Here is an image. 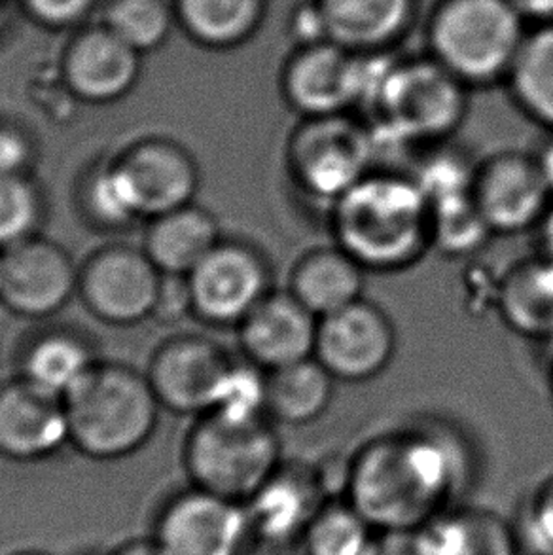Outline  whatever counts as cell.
Here are the masks:
<instances>
[{
    "label": "cell",
    "instance_id": "cell-1",
    "mask_svg": "<svg viewBox=\"0 0 553 555\" xmlns=\"http://www.w3.org/2000/svg\"><path fill=\"white\" fill-rule=\"evenodd\" d=\"M478 476L471 436L446 417L421 415L360 446L345 501L377 533L415 531L463 504Z\"/></svg>",
    "mask_w": 553,
    "mask_h": 555
},
{
    "label": "cell",
    "instance_id": "cell-2",
    "mask_svg": "<svg viewBox=\"0 0 553 555\" xmlns=\"http://www.w3.org/2000/svg\"><path fill=\"white\" fill-rule=\"evenodd\" d=\"M329 210L332 240L368 273H400L430 253V203L410 171L375 167Z\"/></svg>",
    "mask_w": 553,
    "mask_h": 555
},
{
    "label": "cell",
    "instance_id": "cell-3",
    "mask_svg": "<svg viewBox=\"0 0 553 555\" xmlns=\"http://www.w3.org/2000/svg\"><path fill=\"white\" fill-rule=\"evenodd\" d=\"M70 443L98 461L128 457L154 435L159 400L149 377L95 364L65 400Z\"/></svg>",
    "mask_w": 553,
    "mask_h": 555
},
{
    "label": "cell",
    "instance_id": "cell-4",
    "mask_svg": "<svg viewBox=\"0 0 553 555\" xmlns=\"http://www.w3.org/2000/svg\"><path fill=\"white\" fill-rule=\"evenodd\" d=\"M283 443L270 420L232 421L205 413L188 436L192 486L245 504L283 465Z\"/></svg>",
    "mask_w": 553,
    "mask_h": 555
},
{
    "label": "cell",
    "instance_id": "cell-5",
    "mask_svg": "<svg viewBox=\"0 0 553 555\" xmlns=\"http://www.w3.org/2000/svg\"><path fill=\"white\" fill-rule=\"evenodd\" d=\"M375 158L370 129L322 116L294 133L286 149V169L299 192L330 207L377 167Z\"/></svg>",
    "mask_w": 553,
    "mask_h": 555
},
{
    "label": "cell",
    "instance_id": "cell-6",
    "mask_svg": "<svg viewBox=\"0 0 553 555\" xmlns=\"http://www.w3.org/2000/svg\"><path fill=\"white\" fill-rule=\"evenodd\" d=\"M375 108L382 114L374 128L400 144L443 143L463 116V99L453 80L438 68L395 70Z\"/></svg>",
    "mask_w": 553,
    "mask_h": 555
},
{
    "label": "cell",
    "instance_id": "cell-7",
    "mask_svg": "<svg viewBox=\"0 0 553 555\" xmlns=\"http://www.w3.org/2000/svg\"><path fill=\"white\" fill-rule=\"evenodd\" d=\"M397 349L393 319L366 298L319 319L314 359L337 383L372 382L389 370Z\"/></svg>",
    "mask_w": 553,
    "mask_h": 555
},
{
    "label": "cell",
    "instance_id": "cell-8",
    "mask_svg": "<svg viewBox=\"0 0 553 555\" xmlns=\"http://www.w3.org/2000/svg\"><path fill=\"white\" fill-rule=\"evenodd\" d=\"M188 279L195 315L215 326H240L273 291L266 256L240 241H220Z\"/></svg>",
    "mask_w": 553,
    "mask_h": 555
},
{
    "label": "cell",
    "instance_id": "cell-9",
    "mask_svg": "<svg viewBox=\"0 0 553 555\" xmlns=\"http://www.w3.org/2000/svg\"><path fill=\"white\" fill-rule=\"evenodd\" d=\"M250 537L245 504L194 486L162 506L152 533L165 555H243Z\"/></svg>",
    "mask_w": 553,
    "mask_h": 555
},
{
    "label": "cell",
    "instance_id": "cell-10",
    "mask_svg": "<svg viewBox=\"0 0 553 555\" xmlns=\"http://www.w3.org/2000/svg\"><path fill=\"white\" fill-rule=\"evenodd\" d=\"M472 199L494 235H519L535 232L553 195L535 154L504 151L478 162Z\"/></svg>",
    "mask_w": 553,
    "mask_h": 555
},
{
    "label": "cell",
    "instance_id": "cell-11",
    "mask_svg": "<svg viewBox=\"0 0 553 555\" xmlns=\"http://www.w3.org/2000/svg\"><path fill=\"white\" fill-rule=\"evenodd\" d=\"M516 38V20L499 0H459L441 15L436 30L441 55L472 80L497 75Z\"/></svg>",
    "mask_w": 553,
    "mask_h": 555
},
{
    "label": "cell",
    "instance_id": "cell-12",
    "mask_svg": "<svg viewBox=\"0 0 553 555\" xmlns=\"http://www.w3.org/2000/svg\"><path fill=\"white\" fill-rule=\"evenodd\" d=\"M162 271L146 253L129 247L101 250L83 266L80 291L93 315L111 324H136L152 317Z\"/></svg>",
    "mask_w": 553,
    "mask_h": 555
},
{
    "label": "cell",
    "instance_id": "cell-13",
    "mask_svg": "<svg viewBox=\"0 0 553 555\" xmlns=\"http://www.w3.org/2000/svg\"><path fill=\"white\" fill-rule=\"evenodd\" d=\"M75 263L50 241H23L0 255V301L17 315L57 313L78 286Z\"/></svg>",
    "mask_w": 553,
    "mask_h": 555
},
{
    "label": "cell",
    "instance_id": "cell-14",
    "mask_svg": "<svg viewBox=\"0 0 553 555\" xmlns=\"http://www.w3.org/2000/svg\"><path fill=\"white\" fill-rule=\"evenodd\" d=\"M141 57L136 48L99 23L70 38L63 52L61 73L75 98L91 105H108L136 88Z\"/></svg>",
    "mask_w": 553,
    "mask_h": 555
},
{
    "label": "cell",
    "instance_id": "cell-15",
    "mask_svg": "<svg viewBox=\"0 0 553 555\" xmlns=\"http://www.w3.org/2000/svg\"><path fill=\"white\" fill-rule=\"evenodd\" d=\"M232 364L217 344L190 336L165 344L154 354L146 377L159 404L202 417L213 410Z\"/></svg>",
    "mask_w": 553,
    "mask_h": 555
},
{
    "label": "cell",
    "instance_id": "cell-16",
    "mask_svg": "<svg viewBox=\"0 0 553 555\" xmlns=\"http://www.w3.org/2000/svg\"><path fill=\"white\" fill-rule=\"evenodd\" d=\"M237 331L247 361L273 372L314 357L319 319L286 288H273Z\"/></svg>",
    "mask_w": 553,
    "mask_h": 555
},
{
    "label": "cell",
    "instance_id": "cell-17",
    "mask_svg": "<svg viewBox=\"0 0 553 555\" xmlns=\"http://www.w3.org/2000/svg\"><path fill=\"white\" fill-rule=\"evenodd\" d=\"M70 443L67 410L60 398L20 379L0 389V453L17 463L52 457Z\"/></svg>",
    "mask_w": 553,
    "mask_h": 555
},
{
    "label": "cell",
    "instance_id": "cell-18",
    "mask_svg": "<svg viewBox=\"0 0 553 555\" xmlns=\"http://www.w3.org/2000/svg\"><path fill=\"white\" fill-rule=\"evenodd\" d=\"M116 164L128 179L141 218L154 220L194 202L200 175L192 156L179 144L142 141Z\"/></svg>",
    "mask_w": 553,
    "mask_h": 555
},
{
    "label": "cell",
    "instance_id": "cell-19",
    "mask_svg": "<svg viewBox=\"0 0 553 555\" xmlns=\"http://www.w3.org/2000/svg\"><path fill=\"white\" fill-rule=\"evenodd\" d=\"M329 503L311 463H286L245 503L256 537L299 541L317 512Z\"/></svg>",
    "mask_w": 553,
    "mask_h": 555
},
{
    "label": "cell",
    "instance_id": "cell-20",
    "mask_svg": "<svg viewBox=\"0 0 553 555\" xmlns=\"http://www.w3.org/2000/svg\"><path fill=\"white\" fill-rule=\"evenodd\" d=\"M368 271L344 248H309L292 263L286 291L317 319L366 298Z\"/></svg>",
    "mask_w": 553,
    "mask_h": 555
},
{
    "label": "cell",
    "instance_id": "cell-21",
    "mask_svg": "<svg viewBox=\"0 0 553 555\" xmlns=\"http://www.w3.org/2000/svg\"><path fill=\"white\" fill-rule=\"evenodd\" d=\"M494 306L504 326L519 338L553 341V263L540 255L512 263L497 283Z\"/></svg>",
    "mask_w": 553,
    "mask_h": 555
},
{
    "label": "cell",
    "instance_id": "cell-22",
    "mask_svg": "<svg viewBox=\"0 0 553 555\" xmlns=\"http://www.w3.org/2000/svg\"><path fill=\"white\" fill-rule=\"evenodd\" d=\"M220 241L215 217L188 205L152 220L144 253L162 273L190 275Z\"/></svg>",
    "mask_w": 553,
    "mask_h": 555
},
{
    "label": "cell",
    "instance_id": "cell-23",
    "mask_svg": "<svg viewBox=\"0 0 553 555\" xmlns=\"http://www.w3.org/2000/svg\"><path fill=\"white\" fill-rule=\"evenodd\" d=\"M434 555H519L516 527L497 512L456 504L423 527Z\"/></svg>",
    "mask_w": 553,
    "mask_h": 555
},
{
    "label": "cell",
    "instance_id": "cell-24",
    "mask_svg": "<svg viewBox=\"0 0 553 555\" xmlns=\"http://www.w3.org/2000/svg\"><path fill=\"white\" fill-rule=\"evenodd\" d=\"M336 379L314 357L266 372V410L271 423L306 427L329 412Z\"/></svg>",
    "mask_w": 553,
    "mask_h": 555
},
{
    "label": "cell",
    "instance_id": "cell-25",
    "mask_svg": "<svg viewBox=\"0 0 553 555\" xmlns=\"http://www.w3.org/2000/svg\"><path fill=\"white\" fill-rule=\"evenodd\" d=\"M288 95L309 118L337 116L357 101L355 63L334 52H314L299 61L288 76Z\"/></svg>",
    "mask_w": 553,
    "mask_h": 555
},
{
    "label": "cell",
    "instance_id": "cell-26",
    "mask_svg": "<svg viewBox=\"0 0 553 555\" xmlns=\"http://www.w3.org/2000/svg\"><path fill=\"white\" fill-rule=\"evenodd\" d=\"M95 364L82 339L50 334L37 339L25 354L22 379L50 397L65 400Z\"/></svg>",
    "mask_w": 553,
    "mask_h": 555
},
{
    "label": "cell",
    "instance_id": "cell-27",
    "mask_svg": "<svg viewBox=\"0 0 553 555\" xmlns=\"http://www.w3.org/2000/svg\"><path fill=\"white\" fill-rule=\"evenodd\" d=\"M177 23L197 44H235L253 29L260 0H172Z\"/></svg>",
    "mask_w": 553,
    "mask_h": 555
},
{
    "label": "cell",
    "instance_id": "cell-28",
    "mask_svg": "<svg viewBox=\"0 0 553 555\" xmlns=\"http://www.w3.org/2000/svg\"><path fill=\"white\" fill-rule=\"evenodd\" d=\"M494 233L481 217L472 194L430 203V250L446 258L478 255Z\"/></svg>",
    "mask_w": 553,
    "mask_h": 555
},
{
    "label": "cell",
    "instance_id": "cell-29",
    "mask_svg": "<svg viewBox=\"0 0 553 555\" xmlns=\"http://www.w3.org/2000/svg\"><path fill=\"white\" fill-rule=\"evenodd\" d=\"M377 531L345 499L329 501L304 533L307 555H370Z\"/></svg>",
    "mask_w": 553,
    "mask_h": 555
},
{
    "label": "cell",
    "instance_id": "cell-30",
    "mask_svg": "<svg viewBox=\"0 0 553 555\" xmlns=\"http://www.w3.org/2000/svg\"><path fill=\"white\" fill-rule=\"evenodd\" d=\"M101 23L144 55L169 40L177 14L169 0H106Z\"/></svg>",
    "mask_w": 553,
    "mask_h": 555
},
{
    "label": "cell",
    "instance_id": "cell-31",
    "mask_svg": "<svg viewBox=\"0 0 553 555\" xmlns=\"http://www.w3.org/2000/svg\"><path fill=\"white\" fill-rule=\"evenodd\" d=\"M406 0H324L326 29L347 42L389 37L404 17Z\"/></svg>",
    "mask_w": 553,
    "mask_h": 555
},
{
    "label": "cell",
    "instance_id": "cell-32",
    "mask_svg": "<svg viewBox=\"0 0 553 555\" xmlns=\"http://www.w3.org/2000/svg\"><path fill=\"white\" fill-rule=\"evenodd\" d=\"M514 86L525 111L553 129V33L527 46L517 60Z\"/></svg>",
    "mask_w": 553,
    "mask_h": 555
},
{
    "label": "cell",
    "instance_id": "cell-33",
    "mask_svg": "<svg viewBox=\"0 0 553 555\" xmlns=\"http://www.w3.org/2000/svg\"><path fill=\"white\" fill-rule=\"evenodd\" d=\"M476 167L478 162H472L463 152L438 143L433 144L428 154L417 158L410 175L428 203H436L455 195L472 194Z\"/></svg>",
    "mask_w": 553,
    "mask_h": 555
},
{
    "label": "cell",
    "instance_id": "cell-34",
    "mask_svg": "<svg viewBox=\"0 0 553 555\" xmlns=\"http://www.w3.org/2000/svg\"><path fill=\"white\" fill-rule=\"evenodd\" d=\"M40 220L42 199L29 177H0V250L33 240Z\"/></svg>",
    "mask_w": 553,
    "mask_h": 555
},
{
    "label": "cell",
    "instance_id": "cell-35",
    "mask_svg": "<svg viewBox=\"0 0 553 555\" xmlns=\"http://www.w3.org/2000/svg\"><path fill=\"white\" fill-rule=\"evenodd\" d=\"M209 413L232 421L270 420L266 410V372L253 362H233Z\"/></svg>",
    "mask_w": 553,
    "mask_h": 555
},
{
    "label": "cell",
    "instance_id": "cell-36",
    "mask_svg": "<svg viewBox=\"0 0 553 555\" xmlns=\"http://www.w3.org/2000/svg\"><path fill=\"white\" fill-rule=\"evenodd\" d=\"M86 205L103 224L126 225L141 218L128 179L118 164L91 177L86 188Z\"/></svg>",
    "mask_w": 553,
    "mask_h": 555
},
{
    "label": "cell",
    "instance_id": "cell-37",
    "mask_svg": "<svg viewBox=\"0 0 553 555\" xmlns=\"http://www.w3.org/2000/svg\"><path fill=\"white\" fill-rule=\"evenodd\" d=\"M522 552L553 555V474L517 508L514 521Z\"/></svg>",
    "mask_w": 553,
    "mask_h": 555
},
{
    "label": "cell",
    "instance_id": "cell-38",
    "mask_svg": "<svg viewBox=\"0 0 553 555\" xmlns=\"http://www.w3.org/2000/svg\"><path fill=\"white\" fill-rule=\"evenodd\" d=\"M99 0H22L33 22L48 29H70L93 12Z\"/></svg>",
    "mask_w": 553,
    "mask_h": 555
},
{
    "label": "cell",
    "instance_id": "cell-39",
    "mask_svg": "<svg viewBox=\"0 0 553 555\" xmlns=\"http://www.w3.org/2000/svg\"><path fill=\"white\" fill-rule=\"evenodd\" d=\"M188 313H194L190 279L188 275L162 273L152 317H156L162 323H177Z\"/></svg>",
    "mask_w": 553,
    "mask_h": 555
},
{
    "label": "cell",
    "instance_id": "cell-40",
    "mask_svg": "<svg viewBox=\"0 0 553 555\" xmlns=\"http://www.w3.org/2000/svg\"><path fill=\"white\" fill-rule=\"evenodd\" d=\"M33 162V144L22 129L0 126V177L27 173Z\"/></svg>",
    "mask_w": 553,
    "mask_h": 555
},
{
    "label": "cell",
    "instance_id": "cell-41",
    "mask_svg": "<svg viewBox=\"0 0 553 555\" xmlns=\"http://www.w3.org/2000/svg\"><path fill=\"white\" fill-rule=\"evenodd\" d=\"M370 555H434L425 531H389L377 533Z\"/></svg>",
    "mask_w": 553,
    "mask_h": 555
},
{
    "label": "cell",
    "instance_id": "cell-42",
    "mask_svg": "<svg viewBox=\"0 0 553 555\" xmlns=\"http://www.w3.org/2000/svg\"><path fill=\"white\" fill-rule=\"evenodd\" d=\"M243 555H307L304 541H281L253 534Z\"/></svg>",
    "mask_w": 553,
    "mask_h": 555
},
{
    "label": "cell",
    "instance_id": "cell-43",
    "mask_svg": "<svg viewBox=\"0 0 553 555\" xmlns=\"http://www.w3.org/2000/svg\"><path fill=\"white\" fill-rule=\"evenodd\" d=\"M535 235H537V255L553 263V202L539 225L535 228Z\"/></svg>",
    "mask_w": 553,
    "mask_h": 555
},
{
    "label": "cell",
    "instance_id": "cell-44",
    "mask_svg": "<svg viewBox=\"0 0 553 555\" xmlns=\"http://www.w3.org/2000/svg\"><path fill=\"white\" fill-rule=\"evenodd\" d=\"M106 555H165L162 548L157 546L156 541L149 539H131V541L121 542L120 546Z\"/></svg>",
    "mask_w": 553,
    "mask_h": 555
},
{
    "label": "cell",
    "instance_id": "cell-45",
    "mask_svg": "<svg viewBox=\"0 0 553 555\" xmlns=\"http://www.w3.org/2000/svg\"><path fill=\"white\" fill-rule=\"evenodd\" d=\"M535 159L539 164L540 173L546 182L550 194L553 195V137L540 146L539 152H535Z\"/></svg>",
    "mask_w": 553,
    "mask_h": 555
},
{
    "label": "cell",
    "instance_id": "cell-46",
    "mask_svg": "<svg viewBox=\"0 0 553 555\" xmlns=\"http://www.w3.org/2000/svg\"><path fill=\"white\" fill-rule=\"evenodd\" d=\"M299 33L304 37H317L324 27H326V20L322 12H314V10H307L304 14H299Z\"/></svg>",
    "mask_w": 553,
    "mask_h": 555
},
{
    "label": "cell",
    "instance_id": "cell-47",
    "mask_svg": "<svg viewBox=\"0 0 553 555\" xmlns=\"http://www.w3.org/2000/svg\"><path fill=\"white\" fill-rule=\"evenodd\" d=\"M519 7L532 14H552L553 0H517Z\"/></svg>",
    "mask_w": 553,
    "mask_h": 555
},
{
    "label": "cell",
    "instance_id": "cell-48",
    "mask_svg": "<svg viewBox=\"0 0 553 555\" xmlns=\"http://www.w3.org/2000/svg\"><path fill=\"white\" fill-rule=\"evenodd\" d=\"M548 347H550V359H548V387H550V392H552L553 398V341H550V344H546Z\"/></svg>",
    "mask_w": 553,
    "mask_h": 555
},
{
    "label": "cell",
    "instance_id": "cell-49",
    "mask_svg": "<svg viewBox=\"0 0 553 555\" xmlns=\"http://www.w3.org/2000/svg\"><path fill=\"white\" fill-rule=\"evenodd\" d=\"M12 555H53L48 554V552H40V550H27V552H17V554Z\"/></svg>",
    "mask_w": 553,
    "mask_h": 555
},
{
    "label": "cell",
    "instance_id": "cell-50",
    "mask_svg": "<svg viewBox=\"0 0 553 555\" xmlns=\"http://www.w3.org/2000/svg\"><path fill=\"white\" fill-rule=\"evenodd\" d=\"M4 2H7V0H0V8H2V4H4Z\"/></svg>",
    "mask_w": 553,
    "mask_h": 555
},
{
    "label": "cell",
    "instance_id": "cell-51",
    "mask_svg": "<svg viewBox=\"0 0 553 555\" xmlns=\"http://www.w3.org/2000/svg\"><path fill=\"white\" fill-rule=\"evenodd\" d=\"M86 555H95V554H86Z\"/></svg>",
    "mask_w": 553,
    "mask_h": 555
}]
</instances>
